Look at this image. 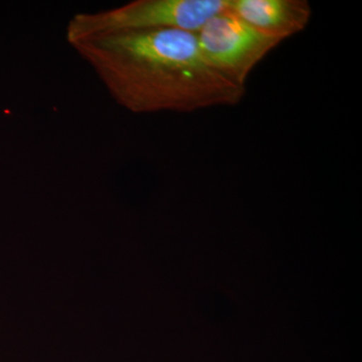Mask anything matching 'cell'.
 <instances>
[{
    "label": "cell",
    "instance_id": "obj_1",
    "mask_svg": "<svg viewBox=\"0 0 362 362\" xmlns=\"http://www.w3.org/2000/svg\"><path fill=\"white\" fill-rule=\"evenodd\" d=\"M119 106L134 114L192 112L233 106L246 95L207 64L197 33L134 30L71 45Z\"/></svg>",
    "mask_w": 362,
    "mask_h": 362
},
{
    "label": "cell",
    "instance_id": "obj_2",
    "mask_svg": "<svg viewBox=\"0 0 362 362\" xmlns=\"http://www.w3.org/2000/svg\"><path fill=\"white\" fill-rule=\"evenodd\" d=\"M230 6V0H135L96 13H76L66 25V39L71 45L97 35L134 30L197 33Z\"/></svg>",
    "mask_w": 362,
    "mask_h": 362
},
{
    "label": "cell",
    "instance_id": "obj_3",
    "mask_svg": "<svg viewBox=\"0 0 362 362\" xmlns=\"http://www.w3.org/2000/svg\"><path fill=\"white\" fill-rule=\"evenodd\" d=\"M197 37L207 64L242 87H246L259 62L282 42L259 32L228 9L207 21Z\"/></svg>",
    "mask_w": 362,
    "mask_h": 362
},
{
    "label": "cell",
    "instance_id": "obj_4",
    "mask_svg": "<svg viewBox=\"0 0 362 362\" xmlns=\"http://www.w3.org/2000/svg\"><path fill=\"white\" fill-rule=\"evenodd\" d=\"M228 11L282 42L303 32L312 16L310 4L305 0H230Z\"/></svg>",
    "mask_w": 362,
    "mask_h": 362
}]
</instances>
